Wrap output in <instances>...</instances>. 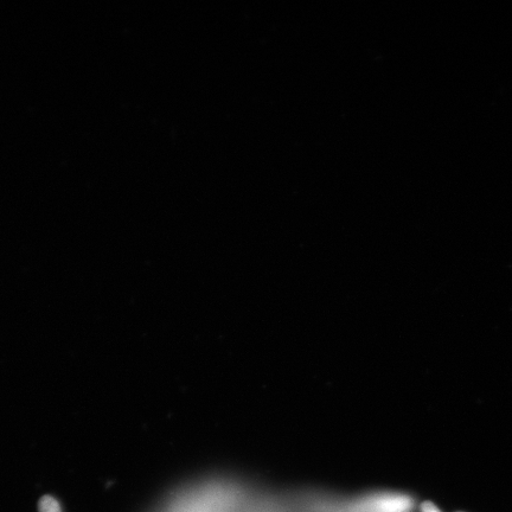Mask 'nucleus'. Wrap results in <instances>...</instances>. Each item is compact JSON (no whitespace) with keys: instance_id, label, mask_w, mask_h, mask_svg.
I'll return each instance as SVG.
<instances>
[{"instance_id":"f03ea898","label":"nucleus","mask_w":512,"mask_h":512,"mask_svg":"<svg viewBox=\"0 0 512 512\" xmlns=\"http://www.w3.org/2000/svg\"><path fill=\"white\" fill-rule=\"evenodd\" d=\"M420 511L421 512H443L441 511L437 505H435L434 503L432 502H425V503H422L421 504V508H420Z\"/></svg>"},{"instance_id":"f257e3e1","label":"nucleus","mask_w":512,"mask_h":512,"mask_svg":"<svg viewBox=\"0 0 512 512\" xmlns=\"http://www.w3.org/2000/svg\"><path fill=\"white\" fill-rule=\"evenodd\" d=\"M38 510L40 512H62L59 501H56L54 497L43 496L40 503H38Z\"/></svg>"}]
</instances>
